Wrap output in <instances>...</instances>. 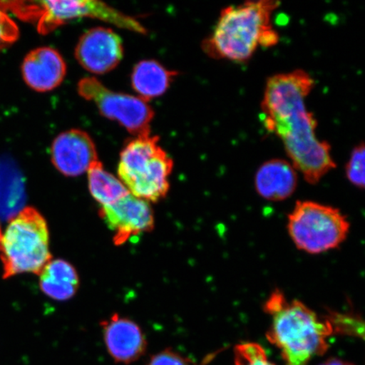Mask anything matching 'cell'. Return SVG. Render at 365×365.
Here are the masks:
<instances>
[{
  "label": "cell",
  "instance_id": "30bf717a",
  "mask_svg": "<svg viewBox=\"0 0 365 365\" xmlns=\"http://www.w3.org/2000/svg\"><path fill=\"white\" fill-rule=\"evenodd\" d=\"M80 65L93 74L103 75L116 68L124 56L120 36L111 29L98 27L81 36L76 48Z\"/></svg>",
  "mask_w": 365,
  "mask_h": 365
},
{
  "label": "cell",
  "instance_id": "277c9868",
  "mask_svg": "<svg viewBox=\"0 0 365 365\" xmlns=\"http://www.w3.org/2000/svg\"><path fill=\"white\" fill-rule=\"evenodd\" d=\"M173 162L159 145L158 137L137 136L123 149L118 175L129 192L145 202H158L170 188Z\"/></svg>",
  "mask_w": 365,
  "mask_h": 365
},
{
  "label": "cell",
  "instance_id": "44dd1931",
  "mask_svg": "<svg viewBox=\"0 0 365 365\" xmlns=\"http://www.w3.org/2000/svg\"><path fill=\"white\" fill-rule=\"evenodd\" d=\"M147 365H190V363L180 354L168 349L152 356Z\"/></svg>",
  "mask_w": 365,
  "mask_h": 365
},
{
  "label": "cell",
  "instance_id": "8992f818",
  "mask_svg": "<svg viewBox=\"0 0 365 365\" xmlns=\"http://www.w3.org/2000/svg\"><path fill=\"white\" fill-rule=\"evenodd\" d=\"M1 4L4 9H10L21 19L35 21L41 34H48L68 21L85 17L95 18L135 33H147L145 27L134 18L106 4L91 0L3 2Z\"/></svg>",
  "mask_w": 365,
  "mask_h": 365
},
{
  "label": "cell",
  "instance_id": "ba28073f",
  "mask_svg": "<svg viewBox=\"0 0 365 365\" xmlns=\"http://www.w3.org/2000/svg\"><path fill=\"white\" fill-rule=\"evenodd\" d=\"M77 90L81 97L93 102L103 116L118 122L130 133L136 137L150 134L154 112L145 100L109 90L94 77L81 79Z\"/></svg>",
  "mask_w": 365,
  "mask_h": 365
},
{
  "label": "cell",
  "instance_id": "8fae6325",
  "mask_svg": "<svg viewBox=\"0 0 365 365\" xmlns=\"http://www.w3.org/2000/svg\"><path fill=\"white\" fill-rule=\"evenodd\" d=\"M54 167L67 177H77L88 172L91 164L98 161L97 148L86 132L71 130L59 135L51 148Z\"/></svg>",
  "mask_w": 365,
  "mask_h": 365
},
{
  "label": "cell",
  "instance_id": "7c38bea8",
  "mask_svg": "<svg viewBox=\"0 0 365 365\" xmlns=\"http://www.w3.org/2000/svg\"><path fill=\"white\" fill-rule=\"evenodd\" d=\"M103 340L114 361L129 364L143 357L148 341L138 324L114 314L102 322Z\"/></svg>",
  "mask_w": 365,
  "mask_h": 365
},
{
  "label": "cell",
  "instance_id": "9a60e30c",
  "mask_svg": "<svg viewBox=\"0 0 365 365\" xmlns=\"http://www.w3.org/2000/svg\"><path fill=\"white\" fill-rule=\"evenodd\" d=\"M40 287L53 299L65 301L73 298L79 289L78 273L65 259L50 261L39 274Z\"/></svg>",
  "mask_w": 365,
  "mask_h": 365
},
{
  "label": "cell",
  "instance_id": "6da1fadb",
  "mask_svg": "<svg viewBox=\"0 0 365 365\" xmlns=\"http://www.w3.org/2000/svg\"><path fill=\"white\" fill-rule=\"evenodd\" d=\"M314 88L307 71L282 73L269 77L262 101L264 128L282 140L292 165L312 185L336 168L331 145L318 138L317 118L307 108Z\"/></svg>",
  "mask_w": 365,
  "mask_h": 365
},
{
  "label": "cell",
  "instance_id": "5b68a950",
  "mask_svg": "<svg viewBox=\"0 0 365 365\" xmlns=\"http://www.w3.org/2000/svg\"><path fill=\"white\" fill-rule=\"evenodd\" d=\"M4 278L39 274L50 261L48 223L38 210L26 207L9 222L0 240Z\"/></svg>",
  "mask_w": 365,
  "mask_h": 365
},
{
  "label": "cell",
  "instance_id": "9c48e42d",
  "mask_svg": "<svg viewBox=\"0 0 365 365\" xmlns=\"http://www.w3.org/2000/svg\"><path fill=\"white\" fill-rule=\"evenodd\" d=\"M99 216L113 232V243L122 245L131 237L153 230V208L145 200L131 194L108 205H102Z\"/></svg>",
  "mask_w": 365,
  "mask_h": 365
},
{
  "label": "cell",
  "instance_id": "3957f363",
  "mask_svg": "<svg viewBox=\"0 0 365 365\" xmlns=\"http://www.w3.org/2000/svg\"><path fill=\"white\" fill-rule=\"evenodd\" d=\"M264 309L272 318L267 339L287 365H307L327 352L328 339L334 333L328 318L319 317L299 300H287L280 290L273 292Z\"/></svg>",
  "mask_w": 365,
  "mask_h": 365
},
{
  "label": "cell",
  "instance_id": "5bb4252c",
  "mask_svg": "<svg viewBox=\"0 0 365 365\" xmlns=\"http://www.w3.org/2000/svg\"><path fill=\"white\" fill-rule=\"evenodd\" d=\"M255 185L257 193L264 199L280 202L294 193L298 185V173L286 160H269L258 168Z\"/></svg>",
  "mask_w": 365,
  "mask_h": 365
},
{
  "label": "cell",
  "instance_id": "7402d4cb",
  "mask_svg": "<svg viewBox=\"0 0 365 365\" xmlns=\"http://www.w3.org/2000/svg\"><path fill=\"white\" fill-rule=\"evenodd\" d=\"M321 365H354L349 362L344 361V360L337 359H328L327 361L324 362Z\"/></svg>",
  "mask_w": 365,
  "mask_h": 365
},
{
  "label": "cell",
  "instance_id": "7a4b0ae2",
  "mask_svg": "<svg viewBox=\"0 0 365 365\" xmlns=\"http://www.w3.org/2000/svg\"><path fill=\"white\" fill-rule=\"evenodd\" d=\"M280 6L274 0L248 1L222 9L212 34L203 41L210 58L248 62L259 48H272L279 41L272 16Z\"/></svg>",
  "mask_w": 365,
  "mask_h": 365
},
{
  "label": "cell",
  "instance_id": "4fadbf2b",
  "mask_svg": "<svg viewBox=\"0 0 365 365\" xmlns=\"http://www.w3.org/2000/svg\"><path fill=\"white\" fill-rule=\"evenodd\" d=\"M21 71L23 78L31 88L44 93L62 83L66 75V65L57 50L43 47L27 54Z\"/></svg>",
  "mask_w": 365,
  "mask_h": 365
},
{
  "label": "cell",
  "instance_id": "e0dca14e",
  "mask_svg": "<svg viewBox=\"0 0 365 365\" xmlns=\"http://www.w3.org/2000/svg\"><path fill=\"white\" fill-rule=\"evenodd\" d=\"M88 173L90 193L99 204L110 205L130 194L120 180L105 170L99 160L91 164Z\"/></svg>",
  "mask_w": 365,
  "mask_h": 365
},
{
  "label": "cell",
  "instance_id": "d6986e66",
  "mask_svg": "<svg viewBox=\"0 0 365 365\" xmlns=\"http://www.w3.org/2000/svg\"><path fill=\"white\" fill-rule=\"evenodd\" d=\"M365 148L364 143L354 148L346 165V176L358 188H364Z\"/></svg>",
  "mask_w": 365,
  "mask_h": 365
},
{
  "label": "cell",
  "instance_id": "52a82bcc",
  "mask_svg": "<svg viewBox=\"0 0 365 365\" xmlns=\"http://www.w3.org/2000/svg\"><path fill=\"white\" fill-rule=\"evenodd\" d=\"M349 222L339 209L310 200L296 203L287 230L297 248L321 254L339 247L349 235Z\"/></svg>",
  "mask_w": 365,
  "mask_h": 365
},
{
  "label": "cell",
  "instance_id": "603a6c76",
  "mask_svg": "<svg viewBox=\"0 0 365 365\" xmlns=\"http://www.w3.org/2000/svg\"><path fill=\"white\" fill-rule=\"evenodd\" d=\"M2 231H1V227H0V240H1V238H2Z\"/></svg>",
  "mask_w": 365,
  "mask_h": 365
},
{
  "label": "cell",
  "instance_id": "2e32d148",
  "mask_svg": "<svg viewBox=\"0 0 365 365\" xmlns=\"http://www.w3.org/2000/svg\"><path fill=\"white\" fill-rule=\"evenodd\" d=\"M176 76L177 72L168 70L158 61H143L135 66L131 84L139 98L148 101L165 93Z\"/></svg>",
  "mask_w": 365,
  "mask_h": 365
},
{
  "label": "cell",
  "instance_id": "ac0fdd59",
  "mask_svg": "<svg viewBox=\"0 0 365 365\" xmlns=\"http://www.w3.org/2000/svg\"><path fill=\"white\" fill-rule=\"evenodd\" d=\"M235 365H276L269 360L262 346L254 342H244L236 346Z\"/></svg>",
  "mask_w": 365,
  "mask_h": 365
},
{
  "label": "cell",
  "instance_id": "ffe728a7",
  "mask_svg": "<svg viewBox=\"0 0 365 365\" xmlns=\"http://www.w3.org/2000/svg\"><path fill=\"white\" fill-rule=\"evenodd\" d=\"M19 36V29L0 4V51L8 47Z\"/></svg>",
  "mask_w": 365,
  "mask_h": 365
}]
</instances>
